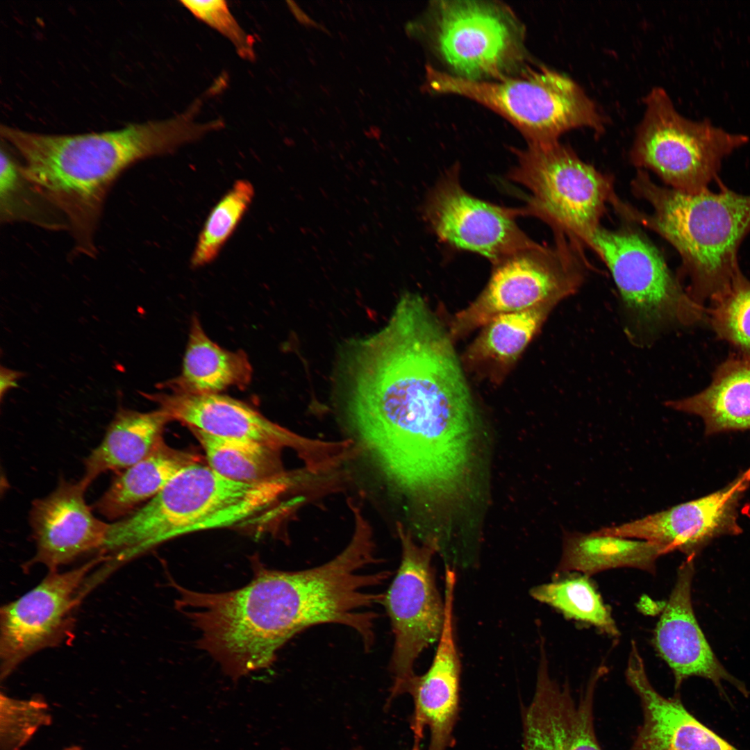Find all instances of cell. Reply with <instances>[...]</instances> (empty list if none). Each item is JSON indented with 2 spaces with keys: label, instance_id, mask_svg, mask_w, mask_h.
<instances>
[{
  "label": "cell",
  "instance_id": "cell-1",
  "mask_svg": "<svg viewBox=\"0 0 750 750\" xmlns=\"http://www.w3.org/2000/svg\"><path fill=\"white\" fill-rule=\"evenodd\" d=\"M462 367L449 330L416 294L358 342L345 367V406L385 469L434 480L468 462L479 417Z\"/></svg>",
  "mask_w": 750,
  "mask_h": 750
},
{
  "label": "cell",
  "instance_id": "cell-2",
  "mask_svg": "<svg viewBox=\"0 0 750 750\" xmlns=\"http://www.w3.org/2000/svg\"><path fill=\"white\" fill-rule=\"evenodd\" d=\"M374 562L356 544L301 571L270 569L255 560L245 586L198 597L194 618L203 647L235 679L272 666L288 641L314 625L347 626L369 649L378 617L372 608L383 599L372 589L388 578L387 571H365Z\"/></svg>",
  "mask_w": 750,
  "mask_h": 750
},
{
  "label": "cell",
  "instance_id": "cell-3",
  "mask_svg": "<svg viewBox=\"0 0 750 750\" xmlns=\"http://www.w3.org/2000/svg\"><path fill=\"white\" fill-rule=\"evenodd\" d=\"M162 120L82 134H47L1 125L2 139L16 151L28 176L60 210L68 224L73 256L94 258L97 234L107 197L129 167L217 131L216 119L201 122L203 104Z\"/></svg>",
  "mask_w": 750,
  "mask_h": 750
},
{
  "label": "cell",
  "instance_id": "cell-4",
  "mask_svg": "<svg viewBox=\"0 0 750 750\" xmlns=\"http://www.w3.org/2000/svg\"><path fill=\"white\" fill-rule=\"evenodd\" d=\"M631 186L652 212L625 203L618 215L649 228L674 247L690 279L688 294L701 303L725 290L740 271L738 252L750 232V195L722 183L718 192H683L656 184L644 169H638Z\"/></svg>",
  "mask_w": 750,
  "mask_h": 750
},
{
  "label": "cell",
  "instance_id": "cell-5",
  "mask_svg": "<svg viewBox=\"0 0 750 750\" xmlns=\"http://www.w3.org/2000/svg\"><path fill=\"white\" fill-rule=\"evenodd\" d=\"M289 488L283 474L262 482H238L198 461L143 506L110 524L101 550L131 558L183 535L246 525Z\"/></svg>",
  "mask_w": 750,
  "mask_h": 750
},
{
  "label": "cell",
  "instance_id": "cell-6",
  "mask_svg": "<svg viewBox=\"0 0 750 750\" xmlns=\"http://www.w3.org/2000/svg\"><path fill=\"white\" fill-rule=\"evenodd\" d=\"M610 230L599 225L578 238L609 269L622 302L626 332L645 344L674 325L690 326L706 309L684 290L658 248L629 224Z\"/></svg>",
  "mask_w": 750,
  "mask_h": 750
},
{
  "label": "cell",
  "instance_id": "cell-7",
  "mask_svg": "<svg viewBox=\"0 0 750 750\" xmlns=\"http://www.w3.org/2000/svg\"><path fill=\"white\" fill-rule=\"evenodd\" d=\"M426 84L434 92L465 97L497 112L528 144L557 142L573 128L601 133L605 128L604 118L584 90L570 78L544 67L528 69L518 76L473 81L428 66Z\"/></svg>",
  "mask_w": 750,
  "mask_h": 750
},
{
  "label": "cell",
  "instance_id": "cell-8",
  "mask_svg": "<svg viewBox=\"0 0 750 750\" xmlns=\"http://www.w3.org/2000/svg\"><path fill=\"white\" fill-rule=\"evenodd\" d=\"M552 246L537 244L492 263L483 291L452 319L454 340L481 328L494 317L538 306H556L583 285L590 262L577 240L554 232Z\"/></svg>",
  "mask_w": 750,
  "mask_h": 750
},
{
  "label": "cell",
  "instance_id": "cell-9",
  "mask_svg": "<svg viewBox=\"0 0 750 750\" xmlns=\"http://www.w3.org/2000/svg\"><path fill=\"white\" fill-rule=\"evenodd\" d=\"M644 103L631 160L672 189L688 193L708 190L722 160L749 141L745 135L729 133L708 120L685 118L661 88L652 89Z\"/></svg>",
  "mask_w": 750,
  "mask_h": 750
},
{
  "label": "cell",
  "instance_id": "cell-10",
  "mask_svg": "<svg viewBox=\"0 0 750 750\" xmlns=\"http://www.w3.org/2000/svg\"><path fill=\"white\" fill-rule=\"evenodd\" d=\"M508 178L531 192L518 216L547 224L553 232L578 238L601 225L608 204L619 198L611 176L581 160L558 141L517 151Z\"/></svg>",
  "mask_w": 750,
  "mask_h": 750
},
{
  "label": "cell",
  "instance_id": "cell-11",
  "mask_svg": "<svg viewBox=\"0 0 750 750\" xmlns=\"http://www.w3.org/2000/svg\"><path fill=\"white\" fill-rule=\"evenodd\" d=\"M433 42L454 76L473 81L509 76L524 56L522 30L505 6L479 1L433 6Z\"/></svg>",
  "mask_w": 750,
  "mask_h": 750
},
{
  "label": "cell",
  "instance_id": "cell-12",
  "mask_svg": "<svg viewBox=\"0 0 750 750\" xmlns=\"http://www.w3.org/2000/svg\"><path fill=\"white\" fill-rule=\"evenodd\" d=\"M402 540L401 561L382 601L394 635L392 697L407 692L416 676L415 661L440 638L445 612L431 565L435 551L406 536Z\"/></svg>",
  "mask_w": 750,
  "mask_h": 750
},
{
  "label": "cell",
  "instance_id": "cell-13",
  "mask_svg": "<svg viewBox=\"0 0 750 750\" xmlns=\"http://www.w3.org/2000/svg\"><path fill=\"white\" fill-rule=\"evenodd\" d=\"M99 560L65 572H50L35 588L0 610L1 678L35 652L72 632L78 594Z\"/></svg>",
  "mask_w": 750,
  "mask_h": 750
},
{
  "label": "cell",
  "instance_id": "cell-14",
  "mask_svg": "<svg viewBox=\"0 0 750 750\" xmlns=\"http://www.w3.org/2000/svg\"><path fill=\"white\" fill-rule=\"evenodd\" d=\"M423 213L441 240L482 255L492 263L538 244L517 226L516 208L499 206L466 192L457 166L431 190Z\"/></svg>",
  "mask_w": 750,
  "mask_h": 750
},
{
  "label": "cell",
  "instance_id": "cell-15",
  "mask_svg": "<svg viewBox=\"0 0 750 750\" xmlns=\"http://www.w3.org/2000/svg\"><path fill=\"white\" fill-rule=\"evenodd\" d=\"M749 481L744 472L708 495L593 532L647 540L661 546L667 553L679 551L687 558L694 559L712 539L741 532L737 509Z\"/></svg>",
  "mask_w": 750,
  "mask_h": 750
},
{
  "label": "cell",
  "instance_id": "cell-16",
  "mask_svg": "<svg viewBox=\"0 0 750 750\" xmlns=\"http://www.w3.org/2000/svg\"><path fill=\"white\" fill-rule=\"evenodd\" d=\"M608 673L600 666L591 675L576 701L567 683L551 677L544 644L533 697L522 712L524 750H602L596 734L594 696L599 681Z\"/></svg>",
  "mask_w": 750,
  "mask_h": 750
},
{
  "label": "cell",
  "instance_id": "cell-17",
  "mask_svg": "<svg viewBox=\"0 0 750 750\" xmlns=\"http://www.w3.org/2000/svg\"><path fill=\"white\" fill-rule=\"evenodd\" d=\"M694 559L686 558L678 567L674 586L656 624L653 643L671 669L676 690L692 676L710 681L725 696L723 682H728L748 697L744 683L720 663L694 615L692 604Z\"/></svg>",
  "mask_w": 750,
  "mask_h": 750
},
{
  "label": "cell",
  "instance_id": "cell-18",
  "mask_svg": "<svg viewBox=\"0 0 750 750\" xmlns=\"http://www.w3.org/2000/svg\"><path fill=\"white\" fill-rule=\"evenodd\" d=\"M87 488L81 480L60 478L49 494L33 501L29 523L36 552L29 565L42 564L55 572L83 554L101 550L110 524L92 513L85 499Z\"/></svg>",
  "mask_w": 750,
  "mask_h": 750
},
{
  "label": "cell",
  "instance_id": "cell-19",
  "mask_svg": "<svg viewBox=\"0 0 750 750\" xmlns=\"http://www.w3.org/2000/svg\"><path fill=\"white\" fill-rule=\"evenodd\" d=\"M456 574L445 572L444 621L437 650L428 671L416 675L407 693L412 695L414 712L411 728L415 743L430 733L428 750H447L453 743V732L459 710L461 664L453 623Z\"/></svg>",
  "mask_w": 750,
  "mask_h": 750
},
{
  "label": "cell",
  "instance_id": "cell-20",
  "mask_svg": "<svg viewBox=\"0 0 750 750\" xmlns=\"http://www.w3.org/2000/svg\"><path fill=\"white\" fill-rule=\"evenodd\" d=\"M625 677L642 710V722L628 750H739L697 719L678 694L659 693L641 657L628 660Z\"/></svg>",
  "mask_w": 750,
  "mask_h": 750
},
{
  "label": "cell",
  "instance_id": "cell-21",
  "mask_svg": "<svg viewBox=\"0 0 750 750\" xmlns=\"http://www.w3.org/2000/svg\"><path fill=\"white\" fill-rule=\"evenodd\" d=\"M171 421L208 434L256 442L278 450L295 444V437L240 400L218 394H143Z\"/></svg>",
  "mask_w": 750,
  "mask_h": 750
},
{
  "label": "cell",
  "instance_id": "cell-22",
  "mask_svg": "<svg viewBox=\"0 0 750 750\" xmlns=\"http://www.w3.org/2000/svg\"><path fill=\"white\" fill-rule=\"evenodd\" d=\"M252 374L244 351L220 347L206 335L198 317L193 316L181 374L164 385L175 393L218 394L231 386L244 388Z\"/></svg>",
  "mask_w": 750,
  "mask_h": 750
},
{
  "label": "cell",
  "instance_id": "cell-23",
  "mask_svg": "<svg viewBox=\"0 0 750 750\" xmlns=\"http://www.w3.org/2000/svg\"><path fill=\"white\" fill-rule=\"evenodd\" d=\"M169 422L160 408L143 412L119 408L102 441L85 459L81 481L88 488L103 473L124 470L147 457L162 441Z\"/></svg>",
  "mask_w": 750,
  "mask_h": 750
},
{
  "label": "cell",
  "instance_id": "cell-24",
  "mask_svg": "<svg viewBox=\"0 0 750 750\" xmlns=\"http://www.w3.org/2000/svg\"><path fill=\"white\" fill-rule=\"evenodd\" d=\"M668 408L700 417L705 432L750 428V358H731L715 372L710 384L700 392L667 401Z\"/></svg>",
  "mask_w": 750,
  "mask_h": 750
},
{
  "label": "cell",
  "instance_id": "cell-25",
  "mask_svg": "<svg viewBox=\"0 0 750 750\" xmlns=\"http://www.w3.org/2000/svg\"><path fill=\"white\" fill-rule=\"evenodd\" d=\"M554 306L544 304L502 314L481 327L462 363L471 371L499 381L537 334Z\"/></svg>",
  "mask_w": 750,
  "mask_h": 750
},
{
  "label": "cell",
  "instance_id": "cell-26",
  "mask_svg": "<svg viewBox=\"0 0 750 750\" xmlns=\"http://www.w3.org/2000/svg\"><path fill=\"white\" fill-rule=\"evenodd\" d=\"M667 552L661 546L643 540L614 535L565 531L562 551L553 579L569 572L590 576L605 570L631 567L656 573V561Z\"/></svg>",
  "mask_w": 750,
  "mask_h": 750
},
{
  "label": "cell",
  "instance_id": "cell-27",
  "mask_svg": "<svg viewBox=\"0 0 750 750\" xmlns=\"http://www.w3.org/2000/svg\"><path fill=\"white\" fill-rule=\"evenodd\" d=\"M198 461L197 455L172 448L162 440L147 457L115 477L94 507L108 519L124 518L155 497L183 468Z\"/></svg>",
  "mask_w": 750,
  "mask_h": 750
},
{
  "label": "cell",
  "instance_id": "cell-28",
  "mask_svg": "<svg viewBox=\"0 0 750 750\" xmlns=\"http://www.w3.org/2000/svg\"><path fill=\"white\" fill-rule=\"evenodd\" d=\"M0 222L25 223L49 231H68L60 210L26 174L8 144L0 153Z\"/></svg>",
  "mask_w": 750,
  "mask_h": 750
},
{
  "label": "cell",
  "instance_id": "cell-29",
  "mask_svg": "<svg viewBox=\"0 0 750 750\" xmlns=\"http://www.w3.org/2000/svg\"><path fill=\"white\" fill-rule=\"evenodd\" d=\"M190 429L203 449L208 465L220 475L242 483L262 482L281 475L278 450Z\"/></svg>",
  "mask_w": 750,
  "mask_h": 750
},
{
  "label": "cell",
  "instance_id": "cell-30",
  "mask_svg": "<svg viewBox=\"0 0 750 750\" xmlns=\"http://www.w3.org/2000/svg\"><path fill=\"white\" fill-rule=\"evenodd\" d=\"M588 576L556 578L530 590L535 600L551 606L566 617L589 624L610 636L619 635L610 609Z\"/></svg>",
  "mask_w": 750,
  "mask_h": 750
},
{
  "label": "cell",
  "instance_id": "cell-31",
  "mask_svg": "<svg viewBox=\"0 0 750 750\" xmlns=\"http://www.w3.org/2000/svg\"><path fill=\"white\" fill-rule=\"evenodd\" d=\"M254 194L252 185L238 180L209 213L197 241L190 263L204 266L215 259L247 210Z\"/></svg>",
  "mask_w": 750,
  "mask_h": 750
},
{
  "label": "cell",
  "instance_id": "cell-32",
  "mask_svg": "<svg viewBox=\"0 0 750 750\" xmlns=\"http://www.w3.org/2000/svg\"><path fill=\"white\" fill-rule=\"evenodd\" d=\"M711 301L706 317L712 329L720 338L750 355V281L739 271Z\"/></svg>",
  "mask_w": 750,
  "mask_h": 750
},
{
  "label": "cell",
  "instance_id": "cell-33",
  "mask_svg": "<svg viewBox=\"0 0 750 750\" xmlns=\"http://www.w3.org/2000/svg\"><path fill=\"white\" fill-rule=\"evenodd\" d=\"M1 750H19L42 726L51 723L47 704L39 698L19 700L1 694Z\"/></svg>",
  "mask_w": 750,
  "mask_h": 750
},
{
  "label": "cell",
  "instance_id": "cell-34",
  "mask_svg": "<svg viewBox=\"0 0 750 750\" xmlns=\"http://www.w3.org/2000/svg\"><path fill=\"white\" fill-rule=\"evenodd\" d=\"M196 18L226 38L238 55L247 61L256 59L254 38L246 32L224 0L181 1Z\"/></svg>",
  "mask_w": 750,
  "mask_h": 750
},
{
  "label": "cell",
  "instance_id": "cell-35",
  "mask_svg": "<svg viewBox=\"0 0 750 750\" xmlns=\"http://www.w3.org/2000/svg\"><path fill=\"white\" fill-rule=\"evenodd\" d=\"M23 376L21 372L10 369L3 366L0 370V394L3 396L12 388L17 386L19 379Z\"/></svg>",
  "mask_w": 750,
  "mask_h": 750
},
{
  "label": "cell",
  "instance_id": "cell-36",
  "mask_svg": "<svg viewBox=\"0 0 750 750\" xmlns=\"http://www.w3.org/2000/svg\"><path fill=\"white\" fill-rule=\"evenodd\" d=\"M65 750H81V749L79 747H72L67 748V749H66Z\"/></svg>",
  "mask_w": 750,
  "mask_h": 750
},
{
  "label": "cell",
  "instance_id": "cell-37",
  "mask_svg": "<svg viewBox=\"0 0 750 750\" xmlns=\"http://www.w3.org/2000/svg\"><path fill=\"white\" fill-rule=\"evenodd\" d=\"M410 750H419L418 743H415Z\"/></svg>",
  "mask_w": 750,
  "mask_h": 750
},
{
  "label": "cell",
  "instance_id": "cell-38",
  "mask_svg": "<svg viewBox=\"0 0 750 750\" xmlns=\"http://www.w3.org/2000/svg\"><path fill=\"white\" fill-rule=\"evenodd\" d=\"M745 473L750 477V467L745 472Z\"/></svg>",
  "mask_w": 750,
  "mask_h": 750
},
{
  "label": "cell",
  "instance_id": "cell-39",
  "mask_svg": "<svg viewBox=\"0 0 750 750\" xmlns=\"http://www.w3.org/2000/svg\"><path fill=\"white\" fill-rule=\"evenodd\" d=\"M356 750H360V749H356Z\"/></svg>",
  "mask_w": 750,
  "mask_h": 750
}]
</instances>
